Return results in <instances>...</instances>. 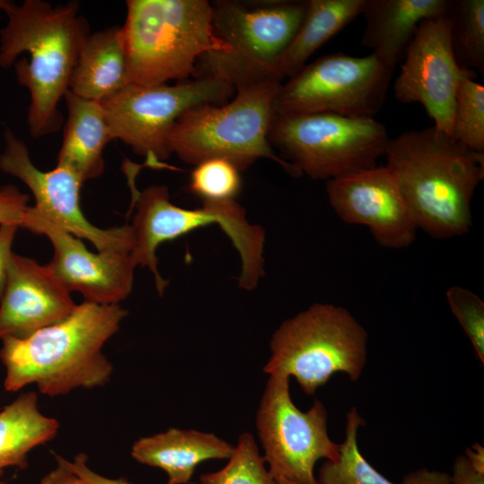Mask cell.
I'll return each instance as SVG.
<instances>
[{"instance_id":"6da1fadb","label":"cell","mask_w":484,"mask_h":484,"mask_svg":"<svg viewBox=\"0 0 484 484\" xmlns=\"http://www.w3.org/2000/svg\"><path fill=\"white\" fill-rule=\"evenodd\" d=\"M0 30V67L14 65L20 85L30 93L28 124L30 134L41 137L62 125L58 104L82 47L90 34L78 4L53 6L42 0L12 2Z\"/></svg>"},{"instance_id":"7a4b0ae2","label":"cell","mask_w":484,"mask_h":484,"mask_svg":"<svg viewBox=\"0 0 484 484\" xmlns=\"http://www.w3.org/2000/svg\"><path fill=\"white\" fill-rule=\"evenodd\" d=\"M126 315L119 305L84 301L57 324L25 338L4 339V389L16 392L35 384L41 393L57 396L104 385L113 367L102 348Z\"/></svg>"},{"instance_id":"3957f363","label":"cell","mask_w":484,"mask_h":484,"mask_svg":"<svg viewBox=\"0 0 484 484\" xmlns=\"http://www.w3.org/2000/svg\"><path fill=\"white\" fill-rule=\"evenodd\" d=\"M385 156L418 229L436 238L469 232L471 199L484 178V152L431 126L390 139Z\"/></svg>"},{"instance_id":"277c9868","label":"cell","mask_w":484,"mask_h":484,"mask_svg":"<svg viewBox=\"0 0 484 484\" xmlns=\"http://www.w3.org/2000/svg\"><path fill=\"white\" fill-rule=\"evenodd\" d=\"M122 26L127 82L146 86L193 76L199 58L226 52L206 0H128Z\"/></svg>"},{"instance_id":"5b68a950","label":"cell","mask_w":484,"mask_h":484,"mask_svg":"<svg viewBox=\"0 0 484 484\" xmlns=\"http://www.w3.org/2000/svg\"><path fill=\"white\" fill-rule=\"evenodd\" d=\"M212 5L213 31L226 52L202 56L193 77L217 79L235 91L278 82V60L303 21L307 1L220 0Z\"/></svg>"},{"instance_id":"8992f818","label":"cell","mask_w":484,"mask_h":484,"mask_svg":"<svg viewBox=\"0 0 484 484\" xmlns=\"http://www.w3.org/2000/svg\"><path fill=\"white\" fill-rule=\"evenodd\" d=\"M281 82H268L235 91L223 104H203L185 112L174 125L169 144L171 153L196 165L220 158L240 171L260 159H269L293 177L301 174L273 151L269 131L273 102Z\"/></svg>"},{"instance_id":"52a82bcc","label":"cell","mask_w":484,"mask_h":484,"mask_svg":"<svg viewBox=\"0 0 484 484\" xmlns=\"http://www.w3.org/2000/svg\"><path fill=\"white\" fill-rule=\"evenodd\" d=\"M134 204L131 255L136 266L147 267L152 272L160 295L164 293L169 281L159 272V246L212 224L223 230L239 254L240 288L253 290L264 276V229L247 220L245 210L236 200L203 202L200 208L186 209L171 203L168 188L159 185L135 193Z\"/></svg>"},{"instance_id":"ba28073f","label":"cell","mask_w":484,"mask_h":484,"mask_svg":"<svg viewBox=\"0 0 484 484\" xmlns=\"http://www.w3.org/2000/svg\"><path fill=\"white\" fill-rule=\"evenodd\" d=\"M367 344L366 330L346 308L314 304L275 331L264 370L294 376L311 395L338 372L357 381L367 362Z\"/></svg>"},{"instance_id":"9c48e42d","label":"cell","mask_w":484,"mask_h":484,"mask_svg":"<svg viewBox=\"0 0 484 484\" xmlns=\"http://www.w3.org/2000/svg\"><path fill=\"white\" fill-rule=\"evenodd\" d=\"M268 138L301 176L327 180L376 167L391 139L374 118L330 113L274 115Z\"/></svg>"},{"instance_id":"30bf717a","label":"cell","mask_w":484,"mask_h":484,"mask_svg":"<svg viewBox=\"0 0 484 484\" xmlns=\"http://www.w3.org/2000/svg\"><path fill=\"white\" fill-rule=\"evenodd\" d=\"M235 91L220 80L200 77L172 85L128 83L100 103L112 139L145 157L148 166L162 168L172 154L169 137L177 119L194 107L223 104Z\"/></svg>"},{"instance_id":"8fae6325","label":"cell","mask_w":484,"mask_h":484,"mask_svg":"<svg viewBox=\"0 0 484 484\" xmlns=\"http://www.w3.org/2000/svg\"><path fill=\"white\" fill-rule=\"evenodd\" d=\"M374 54L335 52L306 65L281 85L274 115L330 113L373 118L382 108L393 73Z\"/></svg>"},{"instance_id":"7c38bea8","label":"cell","mask_w":484,"mask_h":484,"mask_svg":"<svg viewBox=\"0 0 484 484\" xmlns=\"http://www.w3.org/2000/svg\"><path fill=\"white\" fill-rule=\"evenodd\" d=\"M256 428L264 449V462L275 480L318 484L314 468L320 459L333 462L339 444L327 433V411L315 400L306 412L290 394V377L272 375L266 384L256 414Z\"/></svg>"},{"instance_id":"4fadbf2b","label":"cell","mask_w":484,"mask_h":484,"mask_svg":"<svg viewBox=\"0 0 484 484\" xmlns=\"http://www.w3.org/2000/svg\"><path fill=\"white\" fill-rule=\"evenodd\" d=\"M5 147L0 154V169L22 181L31 191L35 205L27 212L43 218L78 238L91 241L99 252L132 251L134 237L131 225L100 229L84 217L80 207L82 182L70 170L56 167L49 171L39 169L31 161L26 144L10 129L4 132Z\"/></svg>"},{"instance_id":"5bb4252c","label":"cell","mask_w":484,"mask_h":484,"mask_svg":"<svg viewBox=\"0 0 484 484\" xmlns=\"http://www.w3.org/2000/svg\"><path fill=\"white\" fill-rule=\"evenodd\" d=\"M469 73L474 72L460 69L454 59L446 16L428 18L406 50L393 94L402 103L422 105L434 126L451 136L457 86Z\"/></svg>"},{"instance_id":"9a60e30c","label":"cell","mask_w":484,"mask_h":484,"mask_svg":"<svg viewBox=\"0 0 484 484\" xmlns=\"http://www.w3.org/2000/svg\"><path fill=\"white\" fill-rule=\"evenodd\" d=\"M328 201L346 223L367 226L384 247L402 249L415 240L413 214L387 167H373L327 180Z\"/></svg>"},{"instance_id":"2e32d148","label":"cell","mask_w":484,"mask_h":484,"mask_svg":"<svg viewBox=\"0 0 484 484\" xmlns=\"http://www.w3.org/2000/svg\"><path fill=\"white\" fill-rule=\"evenodd\" d=\"M21 227L49 238L54 253L47 265L70 292L99 305H118L131 293L136 267L131 251L92 253L80 238L27 210Z\"/></svg>"},{"instance_id":"e0dca14e","label":"cell","mask_w":484,"mask_h":484,"mask_svg":"<svg viewBox=\"0 0 484 484\" xmlns=\"http://www.w3.org/2000/svg\"><path fill=\"white\" fill-rule=\"evenodd\" d=\"M76 306L47 264L13 253L0 297V339L25 338L63 321Z\"/></svg>"},{"instance_id":"ac0fdd59","label":"cell","mask_w":484,"mask_h":484,"mask_svg":"<svg viewBox=\"0 0 484 484\" xmlns=\"http://www.w3.org/2000/svg\"><path fill=\"white\" fill-rule=\"evenodd\" d=\"M448 0H366L362 45L394 69L404 57L419 24L446 14Z\"/></svg>"},{"instance_id":"d6986e66","label":"cell","mask_w":484,"mask_h":484,"mask_svg":"<svg viewBox=\"0 0 484 484\" xmlns=\"http://www.w3.org/2000/svg\"><path fill=\"white\" fill-rule=\"evenodd\" d=\"M233 451L234 446L212 433L169 428L138 439L131 454L140 463L163 470L167 484H186L199 463L229 459Z\"/></svg>"},{"instance_id":"ffe728a7","label":"cell","mask_w":484,"mask_h":484,"mask_svg":"<svg viewBox=\"0 0 484 484\" xmlns=\"http://www.w3.org/2000/svg\"><path fill=\"white\" fill-rule=\"evenodd\" d=\"M63 142L56 166L72 171L82 183L104 172L103 152L112 136L99 101L85 99L67 91Z\"/></svg>"},{"instance_id":"44dd1931","label":"cell","mask_w":484,"mask_h":484,"mask_svg":"<svg viewBox=\"0 0 484 484\" xmlns=\"http://www.w3.org/2000/svg\"><path fill=\"white\" fill-rule=\"evenodd\" d=\"M126 84L127 60L122 26L90 33L72 72L68 91L100 102Z\"/></svg>"},{"instance_id":"7402d4cb","label":"cell","mask_w":484,"mask_h":484,"mask_svg":"<svg viewBox=\"0 0 484 484\" xmlns=\"http://www.w3.org/2000/svg\"><path fill=\"white\" fill-rule=\"evenodd\" d=\"M366 0H308L303 21L278 60L275 77L291 78L331 38L361 15Z\"/></svg>"},{"instance_id":"603a6c76","label":"cell","mask_w":484,"mask_h":484,"mask_svg":"<svg viewBox=\"0 0 484 484\" xmlns=\"http://www.w3.org/2000/svg\"><path fill=\"white\" fill-rule=\"evenodd\" d=\"M59 424L38 409L37 394H21L0 412V477L10 466L25 469L31 449L55 437Z\"/></svg>"},{"instance_id":"cb8c5ba5","label":"cell","mask_w":484,"mask_h":484,"mask_svg":"<svg viewBox=\"0 0 484 484\" xmlns=\"http://www.w3.org/2000/svg\"><path fill=\"white\" fill-rule=\"evenodd\" d=\"M365 425L357 409L347 414L345 439L339 444V457L326 461L318 472V484H394L377 471L358 446L359 428ZM402 484H453L450 474L420 469L404 476Z\"/></svg>"},{"instance_id":"d4e9b609","label":"cell","mask_w":484,"mask_h":484,"mask_svg":"<svg viewBox=\"0 0 484 484\" xmlns=\"http://www.w3.org/2000/svg\"><path fill=\"white\" fill-rule=\"evenodd\" d=\"M445 16L458 66L484 75V1L448 0Z\"/></svg>"},{"instance_id":"484cf974","label":"cell","mask_w":484,"mask_h":484,"mask_svg":"<svg viewBox=\"0 0 484 484\" xmlns=\"http://www.w3.org/2000/svg\"><path fill=\"white\" fill-rule=\"evenodd\" d=\"M469 73L459 81L454 101L452 139L462 146L484 152V87Z\"/></svg>"},{"instance_id":"4316f807","label":"cell","mask_w":484,"mask_h":484,"mask_svg":"<svg viewBox=\"0 0 484 484\" xmlns=\"http://www.w3.org/2000/svg\"><path fill=\"white\" fill-rule=\"evenodd\" d=\"M201 484H277L264 466L253 436L242 434L225 467L200 476Z\"/></svg>"},{"instance_id":"83f0119b","label":"cell","mask_w":484,"mask_h":484,"mask_svg":"<svg viewBox=\"0 0 484 484\" xmlns=\"http://www.w3.org/2000/svg\"><path fill=\"white\" fill-rule=\"evenodd\" d=\"M194 166L188 184L192 194L202 198L203 202L235 201L242 180L240 170L233 163L213 158Z\"/></svg>"},{"instance_id":"f1b7e54d","label":"cell","mask_w":484,"mask_h":484,"mask_svg":"<svg viewBox=\"0 0 484 484\" xmlns=\"http://www.w3.org/2000/svg\"><path fill=\"white\" fill-rule=\"evenodd\" d=\"M450 309L470 339L481 365L484 364V303L468 289L452 286L446 291Z\"/></svg>"},{"instance_id":"f546056e","label":"cell","mask_w":484,"mask_h":484,"mask_svg":"<svg viewBox=\"0 0 484 484\" xmlns=\"http://www.w3.org/2000/svg\"><path fill=\"white\" fill-rule=\"evenodd\" d=\"M451 480L453 484H484V448L474 444L465 454L455 459Z\"/></svg>"},{"instance_id":"4dcf8cb0","label":"cell","mask_w":484,"mask_h":484,"mask_svg":"<svg viewBox=\"0 0 484 484\" xmlns=\"http://www.w3.org/2000/svg\"><path fill=\"white\" fill-rule=\"evenodd\" d=\"M29 195L12 185L0 188V224L17 223L20 227L28 208Z\"/></svg>"},{"instance_id":"1f68e13d","label":"cell","mask_w":484,"mask_h":484,"mask_svg":"<svg viewBox=\"0 0 484 484\" xmlns=\"http://www.w3.org/2000/svg\"><path fill=\"white\" fill-rule=\"evenodd\" d=\"M18 228L17 223L0 224V297L4 289L7 267L13 254L12 245Z\"/></svg>"},{"instance_id":"d6a6232c","label":"cell","mask_w":484,"mask_h":484,"mask_svg":"<svg viewBox=\"0 0 484 484\" xmlns=\"http://www.w3.org/2000/svg\"><path fill=\"white\" fill-rule=\"evenodd\" d=\"M87 457L84 454H79L73 461L65 460L69 469L79 476L86 484H132L125 479H110L96 473L87 466Z\"/></svg>"},{"instance_id":"836d02e7","label":"cell","mask_w":484,"mask_h":484,"mask_svg":"<svg viewBox=\"0 0 484 484\" xmlns=\"http://www.w3.org/2000/svg\"><path fill=\"white\" fill-rule=\"evenodd\" d=\"M57 465L48 472L39 484H86L79 476L73 472L65 463V459L56 455Z\"/></svg>"},{"instance_id":"e575fe53","label":"cell","mask_w":484,"mask_h":484,"mask_svg":"<svg viewBox=\"0 0 484 484\" xmlns=\"http://www.w3.org/2000/svg\"><path fill=\"white\" fill-rule=\"evenodd\" d=\"M12 2L11 1H6V0H0V13L2 12H5L6 8L8 7V5L11 4Z\"/></svg>"},{"instance_id":"d590c367","label":"cell","mask_w":484,"mask_h":484,"mask_svg":"<svg viewBox=\"0 0 484 484\" xmlns=\"http://www.w3.org/2000/svg\"><path fill=\"white\" fill-rule=\"evenodd\" d=\"M277 484H298L291 481H288L285 480H275Z\"/></svg>"},{"instance_id":"8d00e7d4","label":"cell","mask_w":484,"mask_h":484,"mask_svg":"<svg viewBox=\"0 0 484 484\" xmlns=\"http://www.w3.org/2000/svg\"><path fill=\"white\" fill-rule=\"evenodd\" d=\"M0 484H4V482L0 480Z\"/></svg>"}]
</instances>
